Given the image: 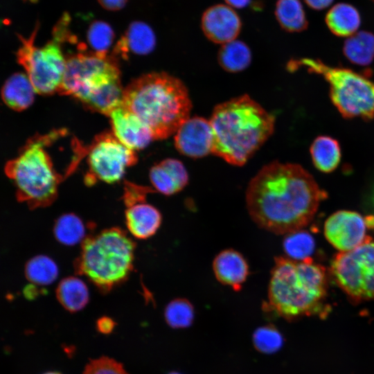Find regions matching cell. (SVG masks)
Instances as JSON below:
<instances>
[{"label": "cell", "mask_w": 374, "mask_h": 374, "mask_svg": "<svg viewBox=\"0 0 374 374\" xmlns=\"http://www.w3.org/2000/svg\"><path fill=\"white\" fill-rule=\"evenodd\" d=\"M326 196L302 166L276 161L251 179L245 198L249 215L258 226L286 235L307 226Z\"/></svg>", "instance_id": "6da1fadb"}, {"label": "cell", "mask_w": 374, "mask_h": 374, "mask_svg": "<svg viewBox=\"0 0 374 374\" xmlns=\"http://www.w3.org/2000/svg\"><path fill=\"white\" fill-rule=\"evenodd\" d=\"M210 122L212 154L227 163L243 166L274 131L275 118L247 95L217 105Z\"/></svg>", "instance_id": "7a4b0ae2"}, {"label": "cell", "mask_w": 374, "mask_h": 374, "mask_svg": "<svg viewBox=\"0 0 374 374\" xmlns=\"http://www.w3.org/2000/svg\"><path fill=\"white\" fill-rule=\"evenodd\" d=\"M123 105L148 127L154 140L175 134L190 117L192 103L185 84L165 72H152L125 89Z\"/></svg>", "instance_id": "3957f363"}, {"label": "cell", "mask_w": 374, "mask_h": 374, "mask_svg": "<svg viewBox=\"0 0 374 374\" xmlns=\"http://www.w3.org/2000/svg\"><path fill=\"white\" fill-rule=\"evenodd\" d=\"M328 277L310 258L298 261L277 257L268 286L267 307L286 319L320 314L326 308Z\"/></svg>", "instance_id": "277c9868"}, {"label": "cell", "mask_w": 374, "mask_h": 374, "mask_svg": "<svg viewBox=\"0 0 374 374\" xmlns=\"http://www.w3.org/2000/svg\"><path fill=\"white\" fill-rule=\"evenodd\" d=\"M124 89L115 59L78 53L66 59L58 93L71 96L89 109L109 116L122 105Z\"/></svg>", "instance_id": "5b68a950"}, {"label": "cell", "mask_w": 374, "mask_h": 374, "mask_svg": "<svg viewBox=\"0 0 374 374\" xmlns=\"http://www.w3.org/2000/svg\"><path fill=\"white\" fill-rule=\"evenodd\" d=\"M63 132L55 130L31 138L17 157L6 164L5 172L14 183L17 199L29 208L48 206L57 196L61 176L55 170L45 148Z\"/></svg>", "instance_id": "8992f818"}, {"label": "cell", "mask_w": 374, "mask_h": 374, "mask_svg": "<svg viewBox=\"0 0 374 374\" xmlns=\"http://www.w3.org/2000/svg\"><path fill=\"white\" fill-rule=\"evenodd\" d=\"M135 244L118 227L87 237L75 269L100 291L107 292L127 279L133 269Z\"/></svg>", "instance_id": "52a82bcc"}, {"label": "cell", "mask_w": 374, "mask_h": 374, "mask_svg": "<svg viewBox=\"0 0 374 374\" xmlns=\"http://www.w3.org/2000/svg\"><path fill=\"white\" fill-rule=\"evenodd\" d=\"M290 69H305L322 76L329 84L331 101L345 118H374V82L367 75L331 66L318 59L301 58L290 62Z\"/></svg>", "instance_id": "ba28073f"}, {"label": "cell", "mask_w": 374, "mask_h": 374, "mask_svg": "<svg viewBox=\"0 0 374 374\" xmlns=\"http://www.w3.org/2000/svg\"><path fill=\"white\" fill-rule=\"evenodd\" d=\"M331 274L339 287L355 302L374 300V241L368 239L333 258Z\"/></svg>", "instance_id": "9c48e42d"}, {"label": "cell", "mask_w": 374, "mask_h": 374, "mask_svg": "<svg viewBox=\"0 0 374 374\" xmlns=\"http://www.w3.org/2000/svg\"><path fill=\"white\" fill-rule=\"evenodd\" d=\"M30 39H21L22 46L17 53V61L26 71L36 93L50 95L58 92L66 68V58L56 42L42 48Z\"/></svg>", "instance_id": "30bf717a"}, {"label": "cell", "mask_w": 374, "mask_h": 374, "mask_svg": "<svg viewBox=\"0 0 374 374\" xmlns=\"http://www.w3.org/2000/svg\"><path fill=\"white\" fill-rule=\"evenodd\" d=\"M136 161L134 150L121 143L112 132L103 133L96 138L89 148V172L85 181L89 185L98 180L107 184L118 182L126 169Z\"/></svg>", "instance_id": "8fae6325"}, {"label": "cell", "mask_w": 374, "mask_h": 374, "mask_svg": "<svg viewBox=\"0 0 374 374\" xmlns=\"http://www.w3.org/2000/svg\"><path fill=\"white\" fill-rule=\"evenodd\" d=\"M368 220L355 211H338L326 220L325 237L340 252L354 249L371 238L366 235Z\"/></svg>", "instance_id": "7c38bea8"}, {"label": "cell", "mask_w": 374, "mask_h": 374, "mask_svg": "<svg viewBox=\"0 0 374 374\" xmlns=\"http://www.w3.org/2000/svg\"><path fill=\"white\" fill-rule=\"evenodd\" d=\"M175 145L181 154L193 159L212 153L213 132L210 120L189 117L175 132Z\"/></svg>", "instance_id": "4fadbf2b"}, {"label": "cell", "mask_w": 374, "mask_h": 374, "mask_svg": "<svg viewBox=\"0 0 374 374\" xmlns=\"http://www.w3.org/2000/svg\"><path fill=\"white\" fill-rule=\"evenodd\" d=\"M201 26L209 40L224 44L236 39L241 30L242 22L231 7L217 4L205 10L202 17Z\"/></svg>", "instance_id": "5bb4252c"}, {"label": "cell", "mask_w": 374, "mask_h": 374, "mask_svg": "<svg viewBox=\"0 0 374 374\" xmlns=\"http://www.w3.org/2000/svg\"><path fill=\"white\" fill-rule=\"evenodd\" d=\"M108 116L110 118L112 132L127 148L134 151L141 150L154 140L148 127L123 105L113 110Z\"/></svg>", "instance_id": "9a60e30c"}, {"label": "cell", "mask_w": 374, "mask_h": 374, "mask_svg": "<svg viewBox=\"0 0 374 374\" xmlns=\"http://www.w3.org/2000/svg\"><path fill=\"white\" fill-rule=\"evenodd\" d=\"M149 177L155 191L168 196L182 190L189 180L183 163L172 158L163 159L152 166Z\"/></svg>", "instance_id": "2e32d148"}, {"label": "cell", "mask_w": 374, "mask_h": 374, "mask_svg": "<svg viewBox=\"0 0 374 374\" xmlns=\"http://www.w3.org/2000/svg\"><path fill=\"white\" fill-rule=\"evenodd\" d=\"M217 280L234 290H240L249 275V265L244 256L233 249H224L213 261Z\"/></svg>", "instance_id": "e0dca14e"}, {"label": "cell", "mask_w": 374, "mask_h": 374, "mask_svg": "<svg viewBox=\"0 0 374 374\" xmlns=\"http://www.w3.org/2000/svg\"><path fill=\"white\" fill-rule=\"evenodd\" d=\"M125 215L129 232L134 238L141 240L154 235L159 229L162 221L160 211L145 202L127 206Z\"/></svg>", "instance_id": "ac0fdd59"}, {"label": "cell", "mask_w": 374, "mask_h": 374, "mask_svg": "<svg viewBox=\"0 0 374 374\" xmlns=\"http://www.w3.org/2000/svg\"><path fill=\"white\" fill-rule=\"evenodd\" d=\"M36 91L26 73L10 75L1 88L4 103L15 111H23L33 103Z\"/></svg>", "instance_id": "d6986e66"}, {"label": "cell", "mask_w": 374, "mask_h": 374, "mask_svg": "<svg viewBox=\"0 0 374 374\" xmlns=\"http://www.w3.org/2000/svg\"><path fill=\"white\" fill-rule=\"evenodd\" d=\"M329 30L338 37H350L357 33L360 24L359 12L353 6L339 3L333 6L326 15Z\"/></svg>", "instance_id": "ffe728a7"}, {"label": "cell", "mask_w": 374, "mask_h": 374, "mask_svg": "<svg viewBox=\"0 0 374 374\" xmlns=\"http://www.w3.org/2000/svg\"><path fill=\"white\" fill-rule=\"evenodd\" d=\"M155 45L156 37L150 26L136 21L130 24L125 36L118 44L117 51L146 55L154 50Z\"/></svg>", "instance_id": "44dd1931"}, {"label": "cell", "mask_w": 374, "mask_h": 374, "mask_svg": "<svg viewBox=\"0 0 374 374\" xmlns=\"http://www.w3.org/2000/svg\"><path fill=\"white\" fill-rule=\"evenodd\" d=\"M310 152L315 168L324 173L334 171L339 166L341 147L337 140L329 136H319L312 141Z\"/></svg>", "instance_id": "7402d4cb"}, {"label": "cell", "mask_w": 374, "mask_h": 374, "mask_svg": "<svg viewBox=\"0 0 374 374\" xmlns=\"http://www.w3.org/2000/svg\"><path fill=\"white\" fill-rule=\"evenodd\" d=\"M56 297L66 310L76 312L88 303L89 292L86 283L81 278L69 276L59 283L56 289Z\"/></svg>", "instance_id": "603a6c76"}, {"label": "cell", "mask_w": 374, "mask_h": 374, "mask_svg": "<svg viewBox=\"0 0 374 374\" xmlns=\"http://www.w3.org/2000/svg\"><path fill=\"white\" fill-rule=\"evenodd\" d=\"M343 52L355 64H370L374 59V34L365 30L355 33L345 40Z\"/></svg>", "instance_id": "cb8c5ba5"}, {"label": "cell", "mask_w": 374, "mask_h": 374, "mask_svg": "<svg viewBox=\"0 0 374 374\" xmlns=\"http://www.w3.org/2000/svg\"><path fill=\"white\" fill-rule=\"evenodd\" d=\"M275 15L281 28L287 32H301L308 26L305 12L300 0H278Z\"/></svg>", "instance_id": "d4e9b609"}, {"label": "cell", "mask_w": 374, "mask_h": 374, "mask_svg": "<svg viewBox=\"0 0 374 374\" xmlns=\"http://www.w3.org/2000/svg\"><path fill=\"white\" fill-rule=\"evenodd\" d=\"M217 60L223 69L231 73H237L249 66L251 52L244 42L235 39L222 44L218 51Z\"/></svg>", "instance_id": "484cf974"}, {"label": "cell", "mask_w": 374, "mask_h": 374, "mask_svg": "<svg viewBox=\"0 0 374 374\" xmlns=\"http://www.w3.org/2000/svg\"><path fill=\"white\" fill-rule=\"evenodd\" d=\"M86 231L83 221L74 213L62 215L56 220L53 226L55 239L66 246L82 243L87 238Z\"/></svg>", "instance_id": "4316f807"}, {"label": "cell", "mask_w": 374, "mask_h": 374, "mask_svg": "<svg viewBox=\"0 0 374 374\" xmlns=\"http://www.w3.org/2000/svg\"><path fill=\"white\" fill-rule=\"evenodd\" d=\"M25 276L33 285L46 286L53 283L59 275L56 262L45 255L33 257L25 265Z\"/></svg>", "instance_id": "83f0119b"}, {"label": "cell", "mask_w": 374, "mask_h": 374, "mask_svg": "<svg viewBox=\"0 0 374 374\" xmlns=\"http://www.w3.org/2000/svg\"><path fill=\"white\" fill-rule=\"evenodd\" d=\"M283 246L287 258L302 261L310 258L315 242L309 233L301 229L286 234Z\"/></svg>", "instance_id": "f1b7e54d"}, {"label": "cell", "mask_w": 374, "mask_h": 374, "mask_svg": "<svg viewBox=\"0 0 374 374\" xmlns=\"http://www.w3.org/2000/svg\"><path fill=\"white\" fill-rule=\"evenodd\" d=\"M194 308L189 301L178 298L166 305L164 317L166 323L173 328H184L191 325L194 319Z\"/></svg>", "instance_id": "f546056e"}, {"label": "cell", "mask_w": 374, "mask_h": 374, "mask_svg": "<svg viewBox=\"0 0 374 374\" xmlns=\"http://www.w3.org/2000/svg\"><path fill=\"white\" fill-rule=\"evenodd\" d=\"M114 37L111 26L103 21L92 22L87 32V40L90 47L94 50L93 53L100 55H107Z\"/></svg>", "instance_id": "4dcf8cb0"}, {"label": "cell", "mask_w": 374, "mask_h": 374, "mask_svg": "<svg viewBox=\"0 0 374 374\" xmlns=\"http://www.w3.org/2000/svg\"><path fill=\"white\" fill-rule=\"evenodd\" d=\"M255 348L264 353L276 352L283 344V337L272 326H265L256 329L253 335Z\"/></svg>", "instance_id": "1f68e13d"}, {"label": "cell", "mask_w": 374, "mask_h": 374, "mask_svg": "<svg viewBox=\"0 0 374 374\" xmlns=\"http://www.w3.org/2000/svg\"><path fill=\"white\" fill-rule=\"evenodd\" d=\"M82 374H129L123 365L108 357L91 360L84 367Z\"/></svg>", "instance_id": "d6a6232c"}, {"label": "cell", "mask_w": 374, "mask_h": 374, "mask_svg": "<svg viewBox=\"0 0 374 374\" xmlns=\"http://www.w3.org/2000/svg\"><path fill=\"white\" fill-rule=\"evenodd\" d=\"M115 326V322L109 317H100L96 322L97 330L103 334H109Z\"/></svg>", "instance_id": "836d02e7"}, {"label": "cell", "mask_w": 374, "mask_h": 374, "mask_svg": "<svg viewBox=\"0 0 374 374\" xmlns=\"http://www.w3.org/2000/svg\"><path fill=\"white\" fill-rule=\"evenodd\" d=\"M127 0H98L99 3L107 10H118L124 7Z\"/></svg>", "instance_id": "e575fe53"}, {"label": "cell", "mask_w": 374, "mask_h": 374, "mask_svg": "<svg viewBox=\"0 0 374 374\" xmlns=\"http://www.w3.org/2000/svg\"><path fill=\"white\" fill-rule=\"evenodd\" d=\"M305 3L311 8L320 10L328 7L334 0H304Z\"/></svg>", "instance_id": "d590c367"}, {"label": "cell", "mask_w": 374, "mask_h": 374, "mask_svg": "<svg viewBox=\"0 0 374 374\" xmlns=\"http://www.w3.org/2000/svg\"><path fill=\"white\" fill-rule=\"evenodd\" d=\"M366 202L368 208L371 211L374 216V176L366 193Z\"/></svg>", "instance_id": "8d00e7d4"}, {"label": "cell", "mask_w": 374, "mask_h": 374, "mask_svg": "<svg viewBox=\"0 0 374 374\" xmlns=\"http://www.w3.org/2000/svg\"><path fill=\"white\" fill-rule=\"evenodd\" d=\"M224 1L231 8H243L249 4L251 0H224Z\"/></svg>", "instance_id": "74e56055"}, {"label": "cell", "mask_w": 374, "mask_h": 374, "mask_svg": "<svg viewBox=\"0 0 374 374\" xmlns=\"http://www.w3.org/2000/svg\"><path fill=\"white\" fill-rule=\"evenodd\" d=\"M43 374H61V373L56 371H49V372L44 373Z\"/></svg>", "instance_id": "f35d334b"}, {"label": "cell", "mask_w": 374, "mask_h": 374, "mask_svg": "<svg viewBox=\"0 0 374 374\" xmlns=\"http://www.w3.org/2000/svg\"><path fill=\"white\" fill-rule=\"evenodd\" d=\"M169 374H180V373H175V372H172V373H170Z\"/></svg>", "instance_id": "ab89813d"}]
</instances>
